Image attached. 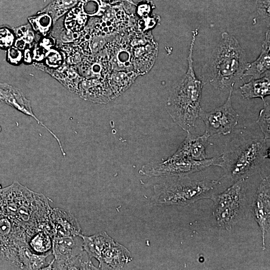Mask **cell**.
Returning a JSON list of instances; mask_svg holds the SVG:
<instances>
[{"label": "cell", "mask_w": 270, "mask_h": 270, "mask_svg": "<svg viewBox=\"0 0 270 270\" xmlns=\"http://www.w3.org/2000/svg\"><path fill=\"white\" fill-rule=\"evenodd\" d=\"M264 108L259 113L256 123L260 126L266 140H270V102L265 100Z\"/></svg>", "instance_id": "d6a6232c"}, {"label": "cell", "mask_w": 270, "mask_h": 270, "mask_svg": "<svg viewBox=\"0 0 270 270\" xmlns=\"http://www.w3.org/2000/svg\"><path fill=\"white\" fill-rule=\"evenodd\" d=\"M2 188V186L0 184V188Z\"/></svg>", "instance_id": "f35d334b"}, {"label": "cell", "mask_w": 270, "mask_h": 270, "mask_svg": "<svg viewBox=\"0 0 270 270\" xmlns=\"http://www.w3.org/2000/svg\"><path fill=\"white\" fill-rule=\"evenodd\" d=\"M118 34H105L94 28L86 26L80 32L76 44L85 56H93L102 50L106 44L114 39Z\"/></svg>", "instance_id": "e0dca14e"}, {"label": "cell", "mask_w": 270, "mask_h": 270, "mask_svg": "<svg viewBox=\"0 0 270 270\" xmlns=\"http://www.w3.org/2000/svg\"><path fill=\"white\" fill-rule=\"evenodd\" d=\"M76 236L52 238V252L54 258L42 270H64L66 264L83 252L82 242L78 244L75 240Z\"/></svg>", "instance_id": "4fadbf2b"}, {"label": "cell", "mask_w": 270, "mask_h": 270, "mask_svg": "<svg viewBox=\"0 0 270 270\" xmlns=\"http://www.w3.org/2000/svg\"><path fill=\"white\" fill-rule=\"evenodd\" d=\"M248 64L244 50L238 40L229 33L222 32L214 51L206 80L216 89L229 91L243 78Z\"/></svg>", "instance_id": "277c9868"}, {"label": "cell", "mask_w": 270, "mask_h": 270, "mask_svg": "<svg viewBox=\"0 0 270 270\" xmlns=\"http://www.w3.org/2000/svg\"><path fill=\"white\" fill-rule=\"evenodd\" d=\"M247 178H241L224 192L214 194L210 200L214 202L213 214L218 226L230 230L245 216L247 206Z\"/></svg>", "instance_id": "8992f818"}, {"label": "cell", "mask_w": 270, "mask_h": 270, "mask_svg": "<svg viewBox=\"0 0 270 270\" xmlns=\"http://www.w3.org/2000/svg\"><path fill=\"white\" fill-rule=\"evenodd\" d=\"M79 236L82 238L84 250L90 258H95L98 261L104 250L114 241L105 232L92 236L81 234Z\"/></svg>", "instance_id": "7402d4cb"}, {"label": "cell", "mask_w": 270, "mask_h": 270, "mask_svg": "<svg viewBox=\"0 0 270 270\" xmlns=\"http://www.w3.org/2000/svg\"><path fill=\"white\" fill-rule=\"evenodd\" d=\"M138 75L134 71L113 72L110 78V85L116 94L121 93L131 84Z\"/></svg>", "instance_id": "f1b7e54d"}, {"label": "cell", "mask_w": 270, "mask_h": 270, "mask_svg": "<svg viewBox=\"0 0 270 270\" xmlns=\"http://www.w3.org/2000/svg\"><path fill=\"white\" fill-rule=\"evenodd\" d=\"M28 20L33 30L42 36H48L55 24L50 15L41 10Z\"/></svg>", "instance_id": "cb8c5ba5"}, {"label": "cell", "mask_w": 270, "mask_h": 270, "mask_svg": "<svg viewBox=\"0 0 270 270\" xmlns=\"http://www.w3.org/2000/svg\"><path fill=\"white\" fill-rule=\"evenodd\" d=\"M88 16L78 6L70 10L64 20V26L75 32H81L87 24Z\"/></svg>", "instance_id": "83f0119b"}, {"label": "cell", "mask_w": 270, "mask_h": 270, "mask_svg": "<svg viewBox=\"0 0 270 270\" xmlns=\"http://www.w3.org/2000/svg\"><path fill=\"white\" fill-rule=\"evenodd\" d=\"M1 130H2V128H1V126H0V132H1Z\"/></svg>", "instance_id": "74e56055"}, {"label": "cell", "mask_w": 270, "mask_h": 270, "mask_svg": "<svg viewBox=\"0 0 270 270\" xmlns=\"http://www.w3.org/2000/svg\"><path fill=\"white\" fill-rule=\"evenodd\" d=\"M218 160L219 158L214 157L196 160L175 152L164 160L144 165L139 173L150 177L188 175L203 170L210 166H216Z\"/></svg>", "instance_id": "52a82bcc"}, {"label": "cell", "mask_w": 270, "mask_h": 270, "mask_svg": "<svg viewBox=\"0 0 270 270\" xmlns=\"http://www.w3.org/2000/svg\"><path fill=\"white\" fill-rule=\"evenodd\" d=\"M24 53L14 46L6 50V60L10 64L18 66L23 62Z\"/></svg>", "instance_id": "e575fe53"}, {"label": "cell", "mask_w": 270, "mask_h": 270, "mask_svg": "<svg viewBox=\"0 0 270 270\" xmlns=\"http://www.w3.org/2000/svg\"><path fill=\"white\" fill-rule=\"evenodd\" d=\"M50 200L14 180L0 188V212L24 228L30 238L41 230L50 234L48 216Z\"/></svg>", "instance_id": "6da1fadb"}, {"label": "cell", "mask_w": 270, "mask_h": 270, "mask_svg": "<svg viewBox=\"0 0 270 270\" xmlns=\"http://www.w3.org/2000/svg\"><path fill=\"white\" fill-rule=\"evenodd\" d=\"M270 140L264 138L238 136L226 143L222 160L216 164L224 172V176L233 181L260 172L269 156Z\"/></svg>", "instance_id": "7a4b0ae2"}, {"label": "cell", "mask_w": 270, "mask_h": 270, "mask_svg": "<svg viewBox=\"0 0 270 270\" xmlns=\"http://www.w3.org/2000/svg\"><path fill=\"white\" fill-rule=\"evenodd\" d=\"M50 234L52 238L76 236L81 234V228L77 218L70 212L52 208L48 216Z\"/></svg>", "instance_id": "5bb4252c"}, {"label": "cell", "mask_w": 270, "mask_h": 270, "mask_svg": "<svg viewBox=\"0 0 270 270\" xmlns=\"http://www.w3.org/2000/svg\"><path fill=\"white\" fill-rule=\"evenodd\" d=\"M16 35L14 46L20 50L34 47L35 43L34 32L30 24L12 28Z\"/></svg>", "instance_id": "d4e9b609"}, {"label": "cell", "mask_w": 270, "mask_h": 270, "mask_svg": "<svg viewBox=\"0 0 270 270\" xmlns=\"http://www.w3.org/2000/svg\"><path fill=\"white\" fill-rule=\"evenodd\" d=\"M28 244L32 250L37 254H46L52 252V238L46 230H41L35 234L30 238Z\"/></svg>", "instance_id": "4316f807"}, {"label": "cell", "mask_w": 270, "mask_h": 270, "mask_svg": "<svg viewBox=\"0 0 270 270\" xmlns=\"http://www.w3.org/2000/svg\"><path fill=\"white\" fill-rule=\"evenodd\" d=\"M34 66L48 74L70 92H78L79 84L82 78L74 66L64 63L60 66L53 69L38 66Z\"/></svg>", "instance_id": "ffe728a7"}, {"label": "cell", "mask_w": 270, "mask_h": 270, "mask_svg": "<svg viewBox=\"0 0 270 270\" xmlns=\"http://www.w3.org/2000/svg\"><path fill=\"white\" fill-rule=\"evenodd\" d=\"M254 218L258 225L262 238V248L266 249V238L270 230V180L262 179L255 193L252 204Z\"/></svg>", "instance_id": "30bf717a"}, {"label": "cell", "mask_w": 270, "mask_h": 270, "mask_svg": "<svg viewBox=\"0 0 270 270\" xmlns=\"http://www.w3.org/2000/svg\"><path fill=\"white\" fill-rule=\"evenodd\" d=\"M82 78L100 80L112 72L107 52L104 48L93 56H85L82 61L74 66Z\"/></svg>", "instance_id": "2e32d148"}, {"label": "cell", "mask_w": 270, "mask_h": 270, "mask_svg": "<svg viewBox=\"0 0 270 270\" xmlns=\"http://www.w3.org/2000/svg\"><path fill=\"white\" fill-rule=\"evenodd\" d=\"M210 137L206 132L200 136L188 132L186 137L176 152L194 160L206 159V148Z\"/></svg>", "instance_id": "d6986e66"}, {"label": "cell", "mask_w": 270, "mask_h": 270, "mask_svg": "<svg viewBox=\"0 0 270 270\" xmlns=\"http://www.w3.org/2000/svg\"><path fill=\"white\" fill-rule=\"evenodd\" d=\"M128 40L132 48L134 71L138 75L146 72L154 64L158 52L152 34L130 30Z\"/></svg>", "instance_id": "9c48e42d"}, {"label": "cell", "mask_w": 270, "mask_h": 270, "mask_svg": "<svg viewBox=\"0 0 270 270\" xmlns=\"http://www.w3.org/2000/svg\"><path fill=\"white\" fill-rule=\"evenodd\" d=\"M51 36L56 40V44L76 43L80 36V32H75L63 26L53 27Z\"/></svg>", "instance_id": "4dcf8cb0"}, {"label": "cell", "mask_w": 270, "mask_h": 270, "mask_svg": "<svg viewBox=\"0 0 270 270\" xmlns=\"http://www.w3.org/2000/svg\"><path fill=\"white\" fill-rule=\"evenodd\" d=\"M23 62L27 64L33 62L32 51L30 50V48H28L24 50Z\"/></svg>", "instance_id": "8d00e7d4"}, {"label": "cell", "mask_w": 270, "mask_h": 270, "mask_svg": "<svg viewBox=\"0 0 270 270\" xmlns=\"http://www.w3.org/2000/svg\"><path fill=\"white\" fill-rule=\"evenodd\" d=\"M198 34V29L192 32L186 72L171 92L166 104V110L173 120L186 132L194 128L201 108L203 84L196 76L192 58Z\"/></svg>", "instance_id": "3957f363"}, {"label": "cell", "mask_w": 270, "mask_h": 270, "mask_svg": "<svg viewBox=\"0 0 270 270\" xmlns=\"http://www.w3.org/2000/svg\"><path fill=\"white\" fill-rule=\"evenodd\" d=\"M79 2L80 0H54L41 10L50 14L56 24L59 18L76 6Z\"/></svg>", "instance_id": "484cf974"}, {"label": "cell", "mask_w": 270, "mask_h": 270, "mask_svg": "<svg viewBox=\"0 0 270 270\" xmlns=\"http://www.w3.org/2000/svg\"><path fill=\"white\" fill-rule=\"evenodd\" d=\"M16 37L12 28L6 26L0 28V48L7 50L13 46Z\"/></svg>", "instance_id": "836d02e7"}, {"label": "cell", "mask_w": 270, "mask_h": 270, "mask_svg": "<svg viewBox=\"0 0 270 270\" xmlns=\"http://www.w3.org/2000/svg\"><path fill=\"white\" fill-rule=\"evenodd\" d=\"M262 49L260 56L253 62L248 63L243 78L250 76L252 78H258L270 72V30L266 34Z\"/></svg>", "instance_id": "44dd1931"}, {"label": "cell", "mask_w": 270, "mask_h": 270, "mask_svg": "<svg viewBox=\"0 0 270 270\" xmlns=\"http://www.w3.org/2000/svg\"><path fill=\"white\" fill-rule=\"evenodd\" d=\"M56 46L63 54L65 62L68 64L75 66L80 63L85 56L76 43L56 44Z\"/></svg>", "instance_id": "f546056e"}, {"label": "cell", "mask_w": 270, "mask_h": 270, "mask_svg": "<svg viewBox=\"0 0 270 270\" xmlns=\"http://www.w3.org/2000/svg\"><path fill=\"white\" fill-rule=\"evenodd\" d=\"M132 260L130 252L125 246L114 241L102 252L98 260L99 268L120 270Z\"/></svg>", "instance_id": "ac0fdd59"}, {"label": "cell", "mask_w": 270, "mask_h": 270, "mask_svg": "<svg viewBox=\"0 0 270 270\" xmlns=\"http://www.w3.org/2000/svg\"><path fill=\"white\" fill-rule=\"evenodd\" d=\"M124 34L122 36L118 34L104 47L112 72L134 71L132 48Z\"/></svg>", "instance_id": "8fae6325"}, {"label": "cell", "mask_w": 270, "mask_h": 270, "mask_svg": "<svg viewBox=\"0 0 270 270\" xmlns=\"http://www.w3.org/2000/svg\"><path fill=\"white\" fill-rule=\"evenodd\" d=\"M114 9L109 10L100 18H93L88 22L86 26L94 28L105 34H118L125 32L134 22L124 11L119 14Z\"/></svg>", "instance_id": "9a60e30c"}, {"label": "cell", "mask_w": 270, "mask_h": 270, "mask_svg": "<svg viewBox=\"0 0 270 270\" xmlns=\"http://www.w3.org/2000/svg\"><path fill=\"white\" fill-rule=\"evenodd\" d=\"M37 44L47 52L56 46V40L52 36H43V38Z\"/></svg>", "instance_id": "d590c367"}, {"label": "cell", "mask_w": 270, "mask_h": 270, "mask_svg": "<svg viewBox=\"0 0 270 270\" xmlns=\"http://www.w3.org/2000/svg\"><path fill=\"white\" fill-rule=\"evenodd\" d=\"M65 62L62 52L58 48H53L46 53L44 58L42 62L34 63V66L53 69L62 66Z\"/></svg>", "instance_id": "1f68e13d"}, {"label": "cell", "mask_w": 270, "mask_h": 270, "mask_svg": "<svg viewBox=\"0 0 270 270\" xmlns=\"http://www.w3.org/2000/svg\"><path fill=\"white\" fill-rule=\"evenodd\" d=\"M0 101L32 118L38 124L44 128L55 138L62 152H64L58 138L35 115L32 109L30 101L26 97L20 88L6 82L0 83Z\"/></svg>", "instance_id": "7c38bea8"}, {"label": "cell", "mask_w": 270, "mask_h": 270, "mask_svg": "<svg viewBox=\"0 0 270 270\" xmlns=\"http://www.w3.org/2000/svg\"><path fill=\"white\" fill-rule=\"evenodd\" d=\"M233 89L230 90L228 98L222 106L210 112L202 108L200 110L198 118L204 122L205 132L210 136L228 134L238 123L240 116L234 108L232 102Z\"/></svg>", "instance_id": "ba28073f"}, {"label": "cell", "mask_w": 270, "mask_h": 270, "mask_svg": "<svg viewBox=\"0 0 270 270\" xmlns=\"http://www.w3.org/2000/svg\"><path fill=\"white\" fill-rule=\"evenodd\" d=\"M240 88L244 99L260 98L264 102L265 97L270 94V72L262 78H251L248 82L240 86Z\"/></svg>", "instance_id": "603a6c76"}, {"label": "cell", "mask_w": 270, "mask_h": 270, "mask_svg": "<svg viewBox=\"0 0 270 270\" xmlns=\"http://www.w3.org/2000/svg\"><path fill=\"white\" fill-rule=\"evenodd\" d=\"M176 176L154 186V205L186 206L199 200H210L220 184L218 180H194L188 175Z\"/></svg>", "instance_id": "5b68a950"}]
</instances>
